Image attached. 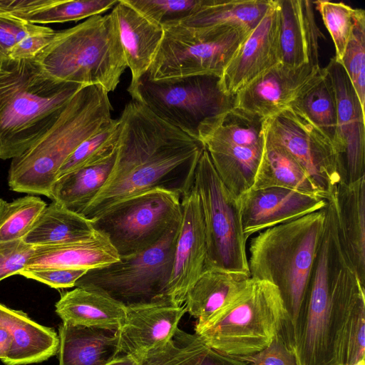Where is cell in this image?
Wrapping results in <instances>:
<instances>
[{
	"label": "cell",
	"mask_w": 365,
	"mask_h": 365,
	"mask_svg": "<svg viewBox=\"0 0 365 365\" xmlns=\"http://www.w3.org/2000/svg\"><path fill=\"white\" fill-rule=\"evenodd\" d=\"M120 133L109 176L81 215L93 221L123 200L154 188L179 193L193 187L204 146L131 100L118 118Z\"/></svg>",
	"instance_id": "6da1fadb"
},
{
	"label": "cell",
	"mask_w": 365,
	"mask_h": 365,
	"mask_svg": "<svg viewBox=\"0 0 365 365\" xmlns=\"http://www.w3.org/2000/svg\"><path fill=\"white\" fill-rule=\"evenodd\" d=\"M293 336L299 365H336L339 338L364 284L340 244L332 201Z\"/></svg>",
	"instance_id": "7a4b0ae2"
},
{
	"label": "cell",
	"mask_w": 365,
	"mask_h": 365,
	"mask_svg": "<svg viewBox=\"0 0 365 365\" xmlns=\"http://www.w3.org/2000/svg\"><path fill=\"white\" fill-rule=\"evenodd\" d=\"M84 86L50 76L34 59H0V159L21 155Z\"/></svg>",
	"instance_id": "3957f363"
},
{
	"label": "cell",
	"mask_w": 365,
	"mask_h": 365,
	"mask_svg": "<svg viewBox=\"0 0 365 365\" xmlns=\"http://www.w3.org/2000/svg\"><path fill=\"white\" fill-rule=\"evenodd\" d=\"M325 208L265 229L249 245L250 276L278 289L286 312L280 334L292 350L294 328L324 234Z\"/></svg>",
	"instance_id": "277c9868"
},
{
	"label": "cell",
	"mask_w": 365,
	"mask_h": 365,
	"mask_svg": "<svg viewBox=\"0 0 365 365\" xmlns=\"http://www.w3.org/2000/svg\"><path fill=\"white\" fill-rule=\"evenodd\" d=\"M112 110L108 93L103 87L81 88L48 130L11 159L10 190L48 197L60 168L81 143L112 122Z\"/></svg>",
	"instance_id": "5b68a950"
},
{
	"label": "cell",
	"mask_w": 365,
	"mask_h": 365,
	"mask_svg": "<svg viewBox=\"0 0 365 365\" xmlns=\"http://www.w3.org/2000/svg\"><path fill=\"white\" fill-rule=\"evenodd\" d=\"M34 59L57 81L100 86L108 93L117 88L128 67L110 13L56 31L52 41Z\"/></svg>",
	"instance_id": "8992f818"
},
{
	"label": "cell",
	"mask_w": 365,
	"mask_h": 365,
	"mask_svg": "<svg viewBox=\"0 0 365 365\" xmlns=\"http://www.w3.org/2000/svg\"><path fill=\"white\" fill-rule=\"evenodd\" d=\"M285 320L277 287L251 277L241 294L196 334L221 354L247 356L267 347L282 332Z\"/></svg>",
	"instance_id": "52a82bcc"
},
{
	"label": "cell",
	"mask_w": 365,
	"mask_h": 365,
	"mask_svg": "<svg viewBox=\"0 0 365 365\" xmlns=\"http://www.w3.org/2000/svg\"><path fill=\"white\" fill-rule=\"evenodd\" d=\"M162 28L161 42L145 75L153 81L193 76L220 78L252 30L241 26L196 29L179 23Z\"/></svg>",
	"instance_id": "ba28073f"
},
{
	"label": "cell",
	"mask_w": 365,
	"mask_h": 365,
	"mask_svg": "<svg viewBox=\"0 0 365 365\" xmlns=\"http://www.w3.org/2000/svg\"><path fill=\"white\" fill-rule=\"evenodd\" d=\"M180 223L150 247L88 270L75 287L100 292L125 306L168 298L167 291Z\"/></svg>",
	"instance_id": "9c48e42d"
},
{
	"label": "cell",
	"mask_w": 365,
	"mask_h": 365,
	"mask_svg": "<svg viewBox=\"0 0 365 365\" xmlns=\"http://www.w3.org/2000/svg\"><path fill=\"white\" fill-rule=\"evenodd\" d=\"M193 186L200 197L204 219L205 269L250 274L247 240L243 232L237 197L221 180L205 148L196 167Z\"/></svg>",
	"instance_id": "30bf717a"
},
{
	"label": "cell",
	"mask_w": 365,
	"mask_h": 365,
	"mask_svg": "<svg viewBox=\"0 0 365 365\" xmlns=\"http://www.w3.org/2000/svg\"><path fill=\"white\" fill-rule=\"evenodd\" d=\"M181 216V195L158 187L122 200L92 222L125 257L154 245Z\"/></svg>",
	"instance_id": "8fae6325"
},
{
	"label": "cell",
	"mask_w": 365,
	"mask_h": 365,
	"mask_svg": "<svg viewBox=\"0 0 365 365\" xmlns=\"http://www.w3.org/2000/svg\"><path fill=\"white\" fill-rule=\"evenodd\" d=\"M219 79L193 76L153 81L144 76L130 95L164 121L197 140L204 121L234 106L235 96L221 91Z\"/></svg>",
	"instance_id": "7c38bea8"
},
{
	"label": "cell",
	"mask_w": 365,
	"mask_h": 365,
	"mask_svg": "<svg viewBox=\"0 0 365 365\" xmlns=\"http://www.w3.org/2000/svg\"><path fill=\"white\" fill-rule=\"evenodd\" d=\"M264 127L266 135L282 146L330 200L341 182L340 158L330 138L292 106L266 119Z\"/></svg>",
	"instance_id": "4fadbf2b"
},
{
	"label": "cell",
	"mask_w": 365,
	"mask_h": 365,
	"mask_svg": "<svg viewBox=\"0 0 365 365\" xmlns=\"http://www.w3.org/2000/svg\"><path fill=\"white\" fill-rule=\"evenodd\" d=\"M323 71L319 64L309 63L293 68L279 63L239 91L235 95L234 106L267 119L289 106Z\"/></svg>",
	"instance_id": "5bb4252c"
},
{
	"label": "cell",
	"mask_w": 365,
	"mask_h": 365,
	"mask_svg": "<svg viewBox=\"0 0 365 365\" xmlns=\"http://www.w3.org/2000/svg\"><path fill=\"white\" fill-rule=\"evenodd\" d=\"M279 24V2L274 0L224 69L219 86L225 94L235 96L245 86L281 63Z\"/></svg>",
	"instance_id": "9a60e30c"
},
{
	"label": "cell",
	"mask_w": 365,
	"mask_h": 365,
	"mask_svg": "<svg viewBox=\"0 0 365 365\" xmlns=\"http://www.w3.org/2000/svg\"><path fill=\"white\" fill-rule=\"evenodd\" d=\"M334 88L341 182L365 175V111L343 66L334 57L325 67Z\"/></svg>",
	"instance_id": "2e32d148"
},
{
	"label": "cell",
	"mask_w": 365,
	"mask_h": 365,
	"mask_svg": "<svg viewBox=\"0 0 365 365\" xmlns=\"http://www.w3.org/2000/svg\"><path fill=\"white\" fill-rule=\"evenodd\" d=\"M185 313L183 304L167 297L125 306V320L117 331L118 356H130L139 362L173 337Z\"/></svg>",
	"instance_id": "e0dca14e"
},
{
	"label": "cell",
	"mask_w": 365,
	"mask_h": 365,
	"mask_svg": "<svg viewBox=\"0 0 365 365\" xmlns=\"http://www.w3.org/2000/svg\"><path fill=\"white\" fill-rule=\"evenodd\" d=\"M207 242L202 207L194 186L182 198V216L167 297L182 305L206 267Z\"/></svg>",
	"instance_id": "ac0fdd59"
},
{
	"label": "cell",
	"mask_w": 365,
	"mask_h": 365,
	"mask_svg": "<svg viewBox=\"0 0 365 365\" xmlns=\"http://www.w3.org/2000/svg\"><path fill=\"white\" fill-rule=\"evenodd\" d=\"M246 239L259 231L321 210L328 201L283 187L245 192L238 197Z\"/></svg>",
	"instance_id": "d6986e66"
},
{
	"label": "cell",
	"mask_w": 365,
	"mask_h": 365,
	"mask_svg": "<svg viewBox=\"0 0 365 365\" xmlns=\"http://www.w3.org/2000/svg\"><path fill=\"white\" fill-rule=\"evenodd\" d=\"M280 14L281 63L296 68L319 63V41L323 34L317 26L314 3L307 0H278Z\"/></svg>",
	"instance_id": "ffe728a7"
},
{
	"label": "cell",
	"mask_w": 365,
	"mask_h": 365,
	"mask_svg": "<svg viewBox=\"0 0 365 365\" xmlns=\"http://www.w3.org/2000/svg\"><path fill=\"white\" fill-rule=\"evenodd\" d=\"M115 25L127 66L131 72L129 94L147 73L161 42L163 30L123 0L110 13Z\"/></svg>",
	"instance_id": "44dd1931"
},
{
	"label": "cell",
	"mask_w": 365,
	"mask_h": 365,
	"mask_svg": "<svg viewBox=\"0 0 365 365\" xmlns=\"http://www.w3.org/2000/svg\"><path fill=\"white\" fill-rule=\"evenodd\" d=\"M330 200L340 244L365 285V175L351 182L339 183Z\"/></svg>",
	"instance_id": "7402d4cb"
},
{
	"label": "cell",
	"mask_w": 365,
	"mask_h": 365,
	"mask_svg": "<svg viewBox=\"0 0 365 365\" xmlns=\"http://www.w3.org/2000/svg\"><path fill=\"white\" fill-rule=\"evenodd\" d=\"M250 274L206 268L187 292L185 312L197 319L195 332L207 325L232 302L250 282Z\"/></svg>",
	"instance_id": "603a6c76"
},
{
	"label": "cell",
	"mask_w": 365,
	"mask_h": 365,
	"mask_svg": "<svg viewBox=\"0 0 365 365\" xmlns=\"http://www.w3.org/2000/svg\"><path fill=\"white\" fill-rule=\"evenodd\" d=\"M63 323L117 331L125 317V306L100 292L76 287L63 292L56 304Z\"/></svg>",
	"instance_id": "cb8c5ba5"
},
{
	"label": "cell",
	"mask_w": 365,
	"mask_h": 365,
	"mask_svg": "<svg viewBox=\"0 0 365 365\" xmlns=\"http://www.w3.org/2000/svg\"><path fill=\"white\" fill-rule=\"evenodd\" d=\"M0 309L10 329L12 341L6 365H24L47 360L58 353L59 338L56 331L41 325L24 312L0 303Z\"/></svg>",
	"instance_id": "d4e9b609"
},
{
	"label": "cell",
	"mask_w": 365,
	"mask_h": 365,
	"mask_svg": "<svg viewBox=\"0 0 365 365\" xmlns=\"http://www.w3.org/2000/svg\"><path fill=\"white\" fill-rule=\"evenodd\" d=\"M120 257L103 234L58 245L38 246L26 267H59L89 270L119 260Z\"/></svg>",
	"instance_id": "484cf974"
},
{
	"label": "cell",
	"mask_w": 365,
	"mask_h": 365,
	"mask_svg": "<svg viewBox=\"0 0 365 365\" xmlns=\"http://www.w3.org/2000/svg\"><path fill=\"white\" fill-rule=\"evenodd\" d=\"M58 338L59 365H104L118 356L117 331L62 322Z\"/></svg>",
	"instance_id": "4316f807"
},
{
	"label": "cell",
	"mask_w": 365,
	"mask_h": 365,
	"mask_svg": "<svg viewBox=\"0 0 365 365\" xmlns=\"http://www.w3.org/2000/svg\"><path fill=\"white\" fill-rule=\"evenodd\" d=\"M274 187L325 199L301 165L282 146L270 140L265 133L261 160L250 189Z\"/></svg>",
	"instance_id": "83f0119b"
},
{
	"label": "cell",
	"mask_w": 365,
	"mask_h": 365,
	"mask_svg": "<svg viewBox=\"0 0 365 365\" xmlns=\"http://www.w3.org/2000/svg\"><path fill=\"white\" fill-rule=\"evenodd\" d=\"M96 232L91 220L52 201L23 240L34 247L58 245L89 239Z\"/></svg>",
	"instance_id": "f1b7e54d"
},
{
	"label": "cell",
	"mask_w": 365,
	"mask_h": 365,
	"mask_svg": "<svg viewBox=\"0 0 365 365\" xmlns=\"http://www.w3.org/2000/svg\"><path fill=\"white\" fill-rule=\"evenodd\" d=\"M265 120L235 106L204 121L198 129L201 143L217 142L263 148Z\"/></svg>",
	"instance_id": "f546056e"
},
{
	"label": "cell",
	"mask_w": 365,
	"mask_h": 365,
	"mask_svg": "<svg viewBox=\"0 0 365 365\" xmlns=\"http://www.w3.org/2000/svg\"><path fill=\"white\" fill-rule=\"evenodd\" d=\"M202 144L221 180L236 197L252 187L264 148L210 141Z\"/></svg>",
	"instance_id": "4dcf8cb0"
},
{
	"label": "cell",
	"mask_w": 365,
	"mask_h": 365,
	"mask_svg": "<svg viewBox=\"0 0 365 365\" xmlns=\"http://www.w3.org/2000/svg\"><path fill=\"white\" fill-rule=\"evenodd\" d=\"M273 2L274 0H206L200 9L179 24L196 29L241 26L252 30Z\"/></svg>",
	"instance_id": "1f68e13d"
},
{
	"label": "cell",
	"mask_w": 365,
	"mask_h": 365,
	"mask_svg": "<svg viewBox=\"0 0 365 365\" xmlns=\"http://www.w3.org/2000/svg\"><path fill=\"white\" fill-rule=\"evenodd\" d=\"M115 158V153L103 161L78 168L57 178L48 198L81 214L106 183Z\"/></svg>",
	"instance_id": "d6a6232c"
},
{
	"label": "cell",
	"mask_w": 365,
	"mask_h": 365,
	"mask_svg": "<svg viewBox=\"0 0 365 365\" xmlns=\"http://www.w3.org/2000/svg\"><path fill=\"white\" fill-rule=\"evenodd\" d=\"M290 106L301 111L332 141H338L337 112L334 88L326 69L319 79ZM337 151V150H336Z\"/></svg>",
	"instance_id": "836d02e7"
},
{
	"label": "cell",
	"mask_w": 365,
	"mask_h": 365,
	"mask_svg": "<svg viewBox=\"0 0 365 365\" xmlns=\"http://www.w3.org/2000/svg\"><path fill=\"white\" fill-rule=\"evenodd\" d=\"M118 0H31L17 18L34 24L77 21L101 15L113 9Z\"/></svg>",
	"instance_id": "e575fe53"
},
{
	"label": "cell",
	"mask_w": 365,
	"mask_h": 365,
	"mask_svg": "<svg viewBox=\"0 0 365 365\" xmlns=\"http://www.w3.org/2000/svg\"><path fill=\"white\" fill-rule=\"evenodd\" d=\"M209 349L202 337L179 328L166 344L147 353L139 365H201Z\"/></svg>",
	"instance_id": "d590c367"
},
{
	"label": "cell",
	"mask_w": 365,
	"mask_h": 365,
	"mask_svg": "<svg viewBox=\"0 0 365 365\" xmlns=\"http://www.w3.org/2000/svg\"><path fill=\"white\" fill-rule=\"evenodd\" d=\"M119 133V120L113 119L106 128L85 140L77 147L60 168L57 178L78 168L103 161L114 155Z\"/></svg>",
	"instance_id": "8d00e7d4"
},
{
	"label": "cell",
	"mask_w": 365,
	"mask_h": 365,
	"mask_svg": "<svg viewBox=\"0 0 365 365\" xmlns=\"http://www.w3.org/2000/svg\"><path fill=\"white\" fill-rule=\"evenodd\" d=\"M336 365H365V291L358 296L341 329Z\"/></svg>",
	"instance_id": "74e56055"
},
{
	"label": "cell",
	"mask_w": 365,
	"mask_h": 365,
	"mask_svg": "<svg viewBox=\"0 0 365 365\" xmlns=\"http://www.w3.org/2000/svg\"><path fill=\"white\" fill-rule=\"evenodd\" d=\"M46 206L40 197L30 195L5 202L0 212V242L23 240Z\"/></svg>",
	"instance_id": "f35d334b"
},
{
	"label": "cell",
	"mask_w": 365,
	"mask_h": 365,
	"mask_svg": "<svg viewBox=\"0 0 365 365\" xmlns=\"http://www.w3.org/2000/svg\"><path fill=\"white\" fill-rule=\"evenodd\" d=\"M345 70L365 108V11L354 9V24L344 55L338 61Z\"/></svg>",
	"instance_id": "ab89813d"
},
{
	"label": "cell",
	"mask_w": 365,
	"mask_h": 365,
	"mask_svg": "<svg viewBox=\"0 0 365 365\" xmlns=\"http://www.w3.org/2000/svg\"><path fill=\"white\" fill-rule=\"evenodd\" d=\"M160 26L179 23L200 9L206 0H123Z\"/></svg>",
	"instance_id": "60d3db41"
},
{
	"label": "cell",
	"mask_w": 365,
	"mask_h": 365,
	"mask_svg": "<svg viewBox=\"0 0 365 365\" xmlns=\"http://www.w3.org/2000/svg\"><path fill=\"white\" fill-rule=\"evenodd\" d=\"M313 3L332 38L336 53L334 58L340 61L353 26L354 9L343 2L319 0Z\"/></svg>",
	"instance_id": "b9f144b4"
},
{
	"label": "cell",
	"mask_w": 365,
	"mask_h": 365,
	"mask_svg": "<svg viewBox=\"0 0 365 365\" xmlns=\"http://www.w3.org/2000/svg\"><path fill=\"white\" fill-rule=\"evenodd\" d=\"M51 29L13 16L0 14V59L9 58L11 49L29 35Z\"/></svg>",
	"instance_id": "7bdbcfd3"
},
{
	"label": "cell",
	"mask_w": 365,
	"mask_h": 365,
	"mask_svg": "<svg viewBox=\"0 0 365 365\" xmlns=\"http://www.w3.org/2000/svg\"><path fill=\"white\" fill-rule=\"evenodd\" d=\"M34 246L23 240L0 242V282L26 267L34 254Z\"/></svg>",
	"instance_id": "ee69618b"
},
{
	"label": "cell",
	"mask_w": 365,
	"mask_h": 365,
	"mask_svg": "<svg viewBox=\"0 0 365 365\" xmlns=\"http://www.w3.org/2000/svg\"><path fill=\"white\" fill-rule=\"evenodd\" d=\"M88 270L59 267H26L19 274L55 289L73 287Z\"/></svg>",
	"instance_id": "f6af8a7d"
},
{
	"label": "cell",
	"mask_w": 365,
	"mask_h": 365,
	"mask_svg": "<svg viewBox=\"0 0 365 365\" xmlns=\"http://www.w3.org/2000/svg\"><path fill=\"white\" fill-rule=\"evenodd\" d=\"M235 358L252 365H299L294 351L287 346L280 333L260 351Z\"/></svg>",
	"instance_id": "bcb514c9"
},
{
	"label": "cell",
	"mask_w": 365,
	"mask_h": 365,
	"mask_svg": "<svg viewBox=\"0 0 365 365\" xmlns=\"http://www.w3.org/2000/svg\"><path fill=\"white\" fill-rule=\"evenodd\" d=\"M55 31L32 34L19 41L11 51L12 59H34L52 41Z\"/></svg>",
	"instance_id": "7dc6e473"
},
{
	"label": "cell",
	"mask_w": 365,
	"mask_h": 365,
	"mask_svg": "<svg viewBox=\"0 0 365 365\" xmlns=\"http://www.w3.org/2000/svg\"><path fill=\"white\" fill-rule=\"evenodd\" d=\"M201 365H249V363L225 355L209 347Z\"/></svg>",
	"instance_id": "c3c4849f"
},
{
	"label": "cell",
	"mask_w": 365,
	"mask_h": 365,
	"mask_svg": "<svg viewBox=\"0 0 365 365\" xmlns=\"http://www.w3.org/2000/svg\"><path fill=\"white\" fill-rule=\"evenodd\" d=\"M12 341L11 333L0 309V360L6 359Z\"/></svg>",
	"instance_id": "681fc988"
},
{
	"label": "cell",
	"mask_w": 365,
	"mask_h": 365,
	"mask_svg": "<svg viewBox=\"0 0 365 365\" xmlns=\"http://www.w3.org/2000/svg\"><path fill=\"white\" fill-rule=\"evenodd\" d=\"M104 365H139L138 362L130 356H118Z\"/></svg>",
	"instance_id": "f907efd6"
},
{
	"label": "cell",
	"mask_w": 365,
	"mask_h": 365,
	"mask_svg": "<svg viewBox=\"0 0 365 365\" xmlns=\"http://www.w3.org/2000/svg\"><path fill=\"white\" fill-rule=\"evenodd\" d=\"M6 201H4L3 199L0 198V212L1 210V208L4 205V204L5 203Z\"/></svg>",
	"instance_id": "816d5d0a"
}]
</instances>
